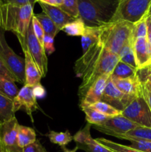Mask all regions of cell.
Returning <instances> with one entry per match:
<instances>
[{"label":"cell","mask_w":151,"mask_h":152,"mask_svg":"<svg viewBox=\"0 0 151 152\" xmlns=\"http://www.w3.org/2000/svg\"><path fill=\"white\" fill-rule=\"evenodd\" d=\"M119 61L118 55L107 50L99 42L83 53L74 68L76 77L81 78L78 88L80 101L98 79L105 74H112Z\"/></svg>","instance_id":"obj_1"},{"label":"cell","mask_w":151,"mask_h":152,"mask_svg":"<svg viewBox=\"0 0 151 152\" xmlns=\"http://www.w3.org/2000/svg\"><path fill=\"white\" fill-rule=\"evenodd\" d=\"M33 7L34 4H2L0 6V28L4 31H10L16 36L22 50L28 48L27 34L34 14Z\"/></svg>","instance_id":"obj_2"},{"label":"cell","mask_w":151,"mask_h":152,"mask_svg":"<svg viewBox=\"0 0 151 152\" xmlns=\"http://www.w3.org/2000/svg\"><path fill=\"white\" fill-rule=\"evenodd\" d=\"M78 17L87 27H101L113 21L120 0H78Z\"/></svg>","instance_id":"obj_3"},{"label":"cell","mask_w":151,"mask_h":152,"mask_svg":"<svg viewBox=\"0 0 151 152\" xmlns=\"http://www.w3.org/2000/svg\"><path fill=\"white\" fill-rule=\"evenodd\" d=\"M133 25L124 20H117L99 27V42L109 51L118 54L127 43L133 39Z\"/></svg>","instance_id":"obj_4"},{"label":"cell","mask_w":151,"mask_h":152,"mask_svg":"<svg viewBox=\"0 0 151 152\" xmlns=\"http://www.w3.org/2000/svg\"><path fill=\"white\" fill-rule=\"evenodd\" d=\"M0 59L14 77L16 82L25 84V59L16 54L8 45L4 37V31L0 28Z\"/></svg>","instance_id":"obj_5"},{"label":"cell","mask_w":151,"mask_h":152,"mask_svg":"<svg viewBox=\"0 0 151 152\" xmlns=\"http://www.w3.org/2000/svg\"><path fill=\"white\" fill-rule=\"evenodd\" d=\"M151 0H120L112 22L124 20L135 24L149 13Z\"/></svg>","instance_id":"obj_6"},{"label":"cell","mask_w":151,"mask_h":152,"mask_svg":"<svg viewBox=\"0 0 151 152\" xmlns=\"http://www.w3.org/2000/svg\"><path fill=\"white\" fill-rule=\"evenodd\" d=\"M121 114L139 126L151 129V110L143 96L134 98Z\"/></svg>","instance_id":"obj_7"},{"label":"cell","mask_w":151,"mask_h":152,"mask_svg":"<svg viewBox=\"0 0 151 152\" xmlns=\"http://www.w3.org/2000/svg\"><path fill=\"white\" fill-rule=\"evenodd\" d=\"M19 123L16 117L0 123V142L3 152H23L18 145Z\"/></svg>","instance_id":"obj_8"},{"label":"cell","mask_w":151,"mask_h":152,"mask_svg":"<svg viewBox=\"0 0 151 152\" xmlns=\"http://www.w3.org/2000/svg\"><path fill=\"white\" fill-rule=\"evenodd\" d=\"M139 126H140L120 114L111 117L101 125L93 126V127L102 133L118 137L119 135L127 134Z\"/></svg>","instance_id":"obj_9"},{"label":"cell","mask_w":151,"mask_h":152,"mask_svg":"<svg viewBox=\"0 0 151 152\" xmlns=\"http://www.w3.org/2000/svg\"><path fill=\"white\" fill-rule=\"evenodd\" d=\"M26 45L42 77H46L47 73V56L44 47L40 44L34 34L31 23L27 34Z\"/></svg>","instance_id":"obj_10"},{"label":"cell","mask_w":151,"mask_h":152,"mask_svg":"<svg viewBox=\"0 0 151 152\" xmlns=\"http://www.w3.org/2000/svg\"><path fill=\"white\" fill-rule=\"evenodd\" d=\"M13 104L14 113L19 110H24L30 116L31 121L33 122L32 113L39 109V107L33 91V88L24 86L13 100Z\"/></svg>","instance_id":"obj_11"},{"label":"cell","mask_w":151,"mask_h":152,"mask_svg":"<svg viewBox=\"0 0 151 152\" xmlns=\"http://www.w3.org/2000/svg\"><path fill=\"white\" fill-rule=\"evenodd\" d=\"M134 98L136 97L125 94L118 90L110 77L101 101L109 104L121 112Z\"/></svg>","instance_id":"obj_12"},{"label":"cell","mask_w":151,"mask_h":152,"mask_svg":"<svg viewBox=\"0 0 151 152\" xmlns=\"http://www.w3.org/2000/svg\"><path fill=\"white\" fill-rule=\"evenodd\" d=\"M91 126L92 125L88 123L73 136V140L78 149L84 152H112L92 137L90 134Z\"/></svg>","instance_id":"obj_13"},{"label":"cell","mask_w":151,"mask_h":152,"mask_svg":"<svg viewBox=\"0 0 151 152\" xmlns=\"http://www.w3.org/2000/svg\"><path fill=\"white\" fill-rule=\"evenodd\" d=\"M110 74H105L98 79L89 88L83 99L80 101V108H87L96 102L102 100L104 91Z\"/></svg>","instance_id":"obj_14"},{"label":"cell","mask_w":151,"mask_h":152,"mask_svg":"<svg viewBox=\"0 0 151 152\" xmlns=\"http://www.w3.org/2000/svg\"><path fill=\"white\" fill-rule=\"evenodd\" d=\"M110 78L115 87L122 93L133 97L143 96V84L141 83L137 74L134 77L128 78H113L111 77Z\"/></svg>","instance_id":"obj_15"},{"label":"cell","mask_w":151,"mask_h":152,"mask_svg":"<svg viewBox=\"0 0 151 152\" xmlns=\"http://www.w3.org/2000/svg\"><path fill=\"white\" fill-rule=\"evenodd\" d=\"M135 59L137 69L151 65V46L146 37H140L133 42Z\"/></svg>","instance_id":"obj_16"},{"label":"cell","mask_w":151,"mask_h":152,"mask_svg":"<svg viewBox=\"0 0 151 152\" xmlns=\"http://www.w3.org/2000/svg\"><path fill=\"white\" fill-rule=\"evenodd\" d=\"M38 4L42 9V12H44L47 16L50 18V19L59 28V31H62L65 25L76 19L75 18L65 13L59 7L49 5L44 3H38Z\"/></svg>","instance_id":"obj_17"},{"label":"cell","mask_w":151,"mask_h":152,"mask_svg":"<svg viewBox=\"0 0 151 152\" xmlns=\"http://www.w3.org/2000/svg\"><path fill=\"white\" fill-rule=\"evenodd\" d=\"M25 54V86L33 88L34 86L40 84V81L42 77L41 73L38 71L33 59L31 57L28 48L23 50Z\"/></svg>","instance_id":"obj_18"},{"label":"cell","mask_w":151,"mask_h":152,"mask_svg":"<svg viewBox=\"0 0 151 152\" xmlns=\"http://www.w3.org/2000/svg\"><path fill=\"white\" fill-rule=\"evenodd\" d=\"M99 27L86 26L84 34L81 36V44L82 53H84L88 49L99 42Z\"/></svg>","instance_id":"obj_19"},{"label":"cell","mask_w":151,"mask_h":152,"mask_svg":"<svg viewBox=\"0 0 151 152\" xmlns=\"http://www.w3.org/2000/svg\"><path fill=\"white\" fill-rule=\"evenodd\" d=\"M36 140V134L32 128L19 125L18 129L17 141L18 145L20 148L25 147L33 143Z\"/></svg>","instance_id":"obj_20"},{"label":"cell","mask_w":151,"mask_h":152,"mask_svg":"<svg viewBox=\"0 0 151 152\" xmlns=\"http://www.w3.org/2000/svg\"><path fill=\"white\" fill-rule=\"evenodd\" d=\"M117 138L126 140H143L151 141V129L150 128L139 126L124 134L119 135Z\"/></svg>","instance_id":"obj_21"},{"label":"cell","mask_w":151,"mask_h":152,"mask_svg":"<svg viewBox=\"0 0 151 152\" xmlns=\"http://www.w3.org/2000/svg\"><path fill=\"white\" fill-rule=\"evenodd\" d=\"M15 117L13 100L0 93V123Z\"/></svg>","instance_id":"obj_22"},{"label":"cell","mask_w":151,"mask_h":152,"mask_svg":"<svg viewBox=\"0 0 151 152\" xmlns=\"http://www.w3.org/2000/svg\"><path fill=\"white\" fill-rule=\"evenodd\" d=\"M85 28L86 25L84 21L81 18L78 17L65 25L62 31L71 37H81L84 34Z\"/></svg>","instance_id":"obj_23"},{"label":"cell","mask_w":151,"mask_h":152,"mask_svg":"<svg viewBox=\"0 0 151 152\" xmlns=\"http://www.w3.org/2000/svg\"><path fill=\"white\" fill-rule=\"evenodd\" d=\"M133 42H134V40H131L128 43H127L121 49L118 56L121 62L127 64L133 68H137L136 59H135L134 49H133Z\"/></svg>","instance_id":"obj_24"},{"label":"cell","mask_w":151,"mask_h":152,"mask_svg":"<svg viewBox=\"0 0 151 152\" xmlns=\"http://www.w3.org/2000/svg\"><path fill=\"white\" fill-rule=\"evenodd\" d=\"M50 142L53 144L59 145L62 149L66 148V145L69 144L73 140V136L71 135L69 131L65 132H56L54 131H50L47 135Z\"/></svg>","instance_id":"obj_25"},{"label":"cell","mask_w":151,"mask_h":152,"mask_svg":"<svg viewBox=\"0 0 151 152\" xmlns=\"http://www.w3.org/2000/svg\"><path fill=\"white\" fill-rule=\"evenodd\" d=\"M38 22L41 24L45 35H49L54 38L59 31V28H57L54 22L50 19L48 16L45 14L44 12L38 14H34Z\"/></svg>","instance_id":"obj_26"},{"label":"cell","mask_w":151,"mask_h":152,"mask_svg":"<svg viewBox=\"0 0 151 152\" xmlns=\"http://www.w3.org/2000/svg\"><path fill=\"white\" fill-rule=\"evenodd\" d=\"M137 74V68H135L124 62H118L113 71L111 77L113 78H128V77H134Z\"/></svg>","instance_id":"obj_27"},{"label":"cell","mask_w":151,"mask_h":152,"mask_svg":"<svg viewBox=\"0 0 151 152\" xmlns=\"http://www.w3.org/2000/svg\"><path fill=\"white\" fill-rule=\"evenodd\" d=\"M19 90L13 80H8L4 77H0V93L7 98L13 100Z\"/></svg>","instance_id":"obj_28"},{"label":"cell","mask_w":151,"mask_h":152,"mask_svg":"<svg viewBox=\"0 0 151 152\" xmlns=\"http://www.w3.org/2000/svg\"><path fill=\"white\" fill-rule=\"evenodd\" d=\"M96 141L99 142L101 145H103L108 150L112 152H142L137 149L131 148L130 146L121 145V144L117 143V142L111 141L110 140L105 139V138H96Z\"/></svg>","instance_id":"obj_29"},{"label":"cell","mask_w":151,"mask_h":152,"mask_svg":"<svg viewBox=\"0 0 151 152\" xmlns=\"http://www.w3.org/2000/svg\"><path fill=\"white\" fill-rule=\"evenodd\" d=\"M83 111L84 112L86 115V120L87 123L93 125V126H98V125H101L104 122L106 121L111 117H108V116L102 114L101 113L98 112L96 110L93 109V108H90V107H87V108H81Z\"/></svg>","instance_id":"obj_30"},{"label":"cell","mask_w":151,"mask_h":152,"mask_svg":"<svg viewBox=\"0 0 151 152\" xmlns=\"http://www.w3.org/2000/svg\"><path fill=\"white\" fill-rule=\"evenodd\" d=\"M89 107L96 110V111L101 113V114L108 116V117H115V116L120 115L121 113V111L115 109V108L111 106L110 105L105 102H102V101L96 102V103L93 104V105Z\"/></svg>","instance_id":"obj_31"},{"label":"cell","mask_w":151,"mask_h":152,"mask_svg":"<svg viewBox=\"0 0 151 152\" xmlns=\"http://www.w3.org/2000/svg\"><path fill=\"white\" fill-rule=\"evenodd\" d=\"M147 16L148 14H147L139 22H136L133 25V37L134 40L137 38H140V37H146L147 38Z\"/></svg>","instance_id":"obj_32"},{"label":"cell","mask_w":151,"mask_h":152,"mask_svg":"<svg viewBox=\"0 0 151 152\" xmlns=\"http://www.w3.org/2000/svg\"><path fill=\"white\" fill-rule=\"evenodd\" d=\"M59 7L72 17H78V0H63V4Z\"/></svg>","instance_id":"obj_33"},{"label":"cell","mask_w":151,"mask_h":152,"mask_svg":"<svg viewBox=\"0 0 151 152\" xmlns=\"http://www.w3.org/2000/svg\"><path fill=\"white\" fill-rule=\"evenodd\" d=\"M31 25H32L33 31L36 37L38 40L40 44L43 46V40H44V37L45 34H44V30H43L41 24H40V22H38V20L36 19L34 14L33 16L32 19H31Z\"/></svg>","instance_id":"obj_34"},{"label":"cell","mask_w":151,"mask_h":152,"mask_svg":"<svg viewBox=\"0 0 151 152\" xmlns=\"http://www.w3.org/2000/svg\"><path fill=\"white\" fill-rule=\"evenodd\" d=\"M131 148L137 149L142 152H151V141L143 140H130Z\"/></svg>","instance_id":"obj_35"},{"label":"cell","mask_w":151,"mask_h":152,"mask_svg":"<svg viewBox=\"0 0 151 152\" xmlns=\"http://www.w3.org/2000/svg\"><path fill=\"white\" fill-rule=\"evenodd\" d=\"M43 47L46 54L50 55L55 51L54 38L49 35H44L43 40Z\"/></svg>","instance_id":"obj_36"},{"label":"cell","mask_w":151,"mask_h":152,"mask_svg":"<svg viewBox=\"0 0 151 152\" xmlns=\"http://www.w3.org/2000/svg\"><path fill=\"white\" fill-rule=\"evenodd\" d=\"M23 152H48L38 140L23 148Z\"/></svg>","instance_id":"obj_37"},{"label":"cell","mask_w":151,"mask_h":152,"mask_svg":"<svg viewBox=\"0 0 151 152\" xmlns=\"http://www.w3.org/2000/svg\"><path fill=\"white\" fill-rule=\"evenodd\" d=\"M0 77H4V78H7L8 80L16 82L14 77L12 75L11 73L6 68V66L4 65L1 59H0Z\"/></svg>","instance_id":"obj_38"},{"label":"cell","mask_w":151,"mask_h":152,"mask_svg":"<svg viewBox=\"0 0 151 152\" xmlns=\"http://www.w3.org/2000/svg\"><path fill=\"white\" fill-rule=\"evenodd\" d=\"M2 4H12L16 5H25L28 4H35L36 0H1Z\"/></svg>","instance_id":"obj_39"},{"label":"cell","mask_w":151,"mask_h":152,"mask_svg":"<svg viewBox=\"0 0 151 152\" xmlns=\"http://www.w3.org/2000/svg\"><path fill=\"white\" fill-rule=\"evenodd\" d=\"M36 1L56 7H61L63 4V0H36Z\"/></svg>","instance_id":"obj_40"},{"label":"cell","mask_w":151,"mask_h":152,"mask_svg":"<svg viewBox=\"0 0 151 152\" xmlns=\"http://www.w3.org/2000/svg\"><path fill=\"white\" fill-rule=\"evenodd\" d=\"M33 94L36 96V97H37V96L42 97L45 94V90H44V87L41 86V84H38L37 86H34L33 88Z\"/></svg>","instance_id":"obj_41"},{"label":"cell","mask_w":151,"mask_h":152,"mask_svg":"<svg viewBox=\"0 0 151 152\" xmlns=\"http://www.w3.org/2000/svg\"><path fill=\"white\" fill-rule=\"evenodd\" d=\"M143 96L145 99V100L147 102L151 110V93L143 86Z\"/></svg>","instance_id":"obj_42"},{"label":"cell","mask_w":151,"mask_h":152,"mask_svg":"<svg viewBox=\"0 0 151 152\" xmlns=\"http://www.w3.org/2000/svg\"><path fill=\"white\" fill-rule=\"evenodd\" d=\"M147 39L149 42L151 46V19L149 17V15L147 19Z\"/></svg>","instance_id":"obj_43"},{"label":"cell","mask_w":151,"mask_h":152,"mask_svg":"<svg viewBox=\"0 0 151 152\" xmlns=\"http://www.w3.org/2000/svg\"><path fill=\"white\" fill-rule=\"evenodd\" d=\"M143 86L151 93V74L146 79L144 83H143Z\"/></svg>","instance_id":"obj_44"},{"label":"cell","mask_w":151,"mask_h":152,"mask_svg":"<svg viewBox=\"0 0 151 152\" xmlns=\"http://www.w3.org/2000/svg\"><path fill=\"white\" fill-rule=\"evenodd\" d=\"M64 151L63 152H76L77 150H78V148H77L76 146L75 147V148H73V149L72 150H69V149H67L66 148H64Z\"/></svg>","instance_id":"obj_45"},{"label":"cell","mask_w":151,"mask_h":152,"mask_svg":"<svg viewBox=\"0 0 151 152\" xmlns=\"http://www.w3.org/2000/svg\"><path fill=\"white\" fill-rule=\"evenodd\" d=\"M148 15H149V17L150 18V19H151V6H150V8L149 13H148Z\"/></svg>","instance_id":"obj_46"},{"label":"cell","mask_w":151,"mask_h":152,"mask_svg":"<svg viewBox=\"0 0 151 152\" xmlns=\"http://www.w3.org/2000/svg\"><path fill=\"white\" fill-rule=\"evenodd\" d=\"M0 152H3V151H2V148H1V142H0Z\"/></svg>","instance_id":"obj_47"},{"label":"cell","mask_w":151,"mask_h":152,"mask_svg":"<svg viewBox=\"0 0 151 152\" xmlns=\"http://www.w3.org/2000/svg\"><path fill=\"white\" fill-rule=\"evenodd\" d=\"M1 5V0H0V6Z\"/></svg>","instance_id":"obj_48"}]
</instances>
